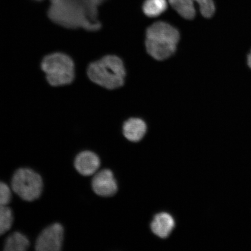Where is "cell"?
I'll list each match as a JSON object with an SVG mask.
<instances>
[{
	"label": "cell",
	"mask_w": 251,
	"mask_h": 251,
	"mask_svg": "<svg viewBox=\"0 0 251 251\" xmlns=\"http://www.w3.org/2000/svg\"><path fill=\"white\" fill-rule=\"evenodd\" d=\"M167 8L166 0H145L142 8L147 17L155 18L164 13Z\"/></svg>",
	"instance_id": "obj_13"
},
{
	"label": "cell",
	"mask_w": 251,
	"mask_h": 251,
	"mask_svg": "<svg viewBox=\"0 0 251 251\" xmlns=\"http://www.w3.org/2000/svg\"><path fill=\"white\" fill-rule=\"evenodd\" d=\"M169 2L181 17L188 20H193L195 18V2L199 5L201 13L203 17L211 18L216 9L213 0H169Z\"/></svg>",
	"instance_id": "obj_6"
},
{
	"label": "cell",
	"mask_w": 251,
	"mask_h": 251,
	"mask_svg": "<svg viewBox=\"0 0 251 251\" xmlns=\"http://www.w3.org/2000/svg\"><path fill=\"white\" fill-rule=\"evenodd\" d=\"M14 217L12 210L8 205L0 206V235L11 228Z\"/></svg>",
	"instance_id": "obj_14"
},
{
	"label": "cell",
	"mask_w": 251,
	"mask_h": 251,
	"mask_svg": "<svg viewBox=\"0 0 251 251\" xmlns=\"http://www.w3.org/2000/svg\"><path fill=\"white\" fill-rule=\"evenodd\" d=\"M180 38V33L176 28L165 22H156L146 31L147 51L156 60L164 61L176 51Z\"/></svg>",
	"instance_id": "obj_1"
},
{
	"label": "cell",
	"mask_w": 251,
	"mask_h": 251,
	"mask_svg": "<svg viewBox=\"0 0 251 251\" xmlns=\"http://www.w3.org/2000/svg\"><path fill=\"white\" fill-rule=\"evenodd\" d=\"M100 166L99 156L93 152L86 151L78 153L75 158V167L84 176L95 174Z\"/></svg>",
	"instance_id": "obj_9"
},
{
	"label": "cell",
	"mask_w": 251,
	"mask_h": 251,
	"mask_svg": "<svg viewBox=\"0 0 251 251\" xmlns=\"http://www.w3.org/2000/svg\"><path fill=\"white\" fill-rule=\"evenodd\" d=\"M29 247L27 237L20 232H15L7 238L4 245L6 251H24Z\"/></svg>",
	"instance_id": "obj_12"
},
{
	"label": "cell",
	"mask_w": 251,
	"mask_h": 251,
	"mask_svg": "<svg viewBox=\"0 0 251 251\" xmlns=\"http://www.w3.org/2000/svg\"><path fill=\"white\" fill-rule=\"evenodd\" d=\"M174 218L167 213H161L156 215L151 225V228L157 236L165 238L171 234L175 227Z\"/></svg>",
	"instance_id": "obj_10"
},
{
	"label": "cell",
	"mask_w": 251,
	"mask_h": 251,
	"mask_svg": "<svg viewBox=\"0 0 251 251\" xmlns=\"http://www.w3.org/2000/svg\"><path fill=\"white\" fill-rule=\"evenodd\" d=\"M92 187L97 195L106 197L114 196L118 190L114 176L108 169L100 171L94 176Z\"/></svg>",
	"instance_id": "obj_8"
},
{
	"label": "cell",
	"mask_w": 251,
	"mask_h": 251,
	"mask_svg": "<svg viewBox=\"0 0 251 251\" xmlns=\"http://www.w3.org/2000/svg\"><path fill=\"white\" fill-rule=\"evenodd\" d=\"M247 64L249 67L251 69V50L250 54L247 56Z\"/></svg>",
	"instance_id": "obj_16"
},
{
	"label": "cell",
	"mask_w": 251,
	"mask_h": 251,
	"mask_svg": "<svg viewBox=\"0 0 251 251\" xmlns=\"http://www.w3.org/2000/svg\"><path fill=\"white\" fill-rule=\"evenodd\" d=\"M38 1H39V0H38Z\"/></svg>",
	"instance_id": "obj_17"
},
{
	"label": "cell",
	"mask_w": 251,
	"mask_h": 251,
	"mask_svg": "<svg viewBox=\"0 0 251 251\" xmlns=\"http://www.w3.org/2000/svg\"><path fill=\"white\" fill-rule=\"evenodd\" d=\"M11 190L7 184L0 181V206L8 205L11 200Z\"/></svg>",
	"instance_id": "obj_15"
},
{
	"label": "cell",
	"mask_w": 251,
	"mask_h": 251,
	"mask_svg": "<svg viewBox=\"0 0 251 251\" xmlns=\"http://www.w3.org/2000/svg\"><path fill=\"white\" fill-rule=\"evenodd\" d=\"M147 125L139 118H130L125 122L123 133L126 139L133 142L139 141L146 134Z\"/></svg>",
	"instance_id": "obj_11"
},
{
	"label": "cell",
	"mask_w": 251,
	"mask_h": 251,
	"mask_svg": "<svg viewBox=\"0 0 251 251\" xmlns=\"http://www.w3.org/2000/svg\"><path fill=\"white\" fill-rule=\"evenodd\" d=\"M49 17L55 24L68 29L83 28L93 31L101 27L99 22L90 20L83 4L74 1H55L50 9Z\"/></svg>",
	"instance_id": "obj_2"
},
{
	"label": "cell",
	"mask_w": 251,
	"mask_h": 251,
	"mask_svg": "<svg viewBox=\"0 0 251 251\" xmlns=\"http://www.w3.org/2000/svg\"><path fill=\"white\" fill-rule=\"evenodd\" d=\"M126 70L123 61L116 55H106L89 65L87 75L93 83L108 90L124 85Z\"/></svg>",
	"instance_id": "obj_3"
},
{
	"label": "cell",
	"mask_w": 251,
	"mask_h": 251,
	"mask_svg": "<svg viewBox=\"0 0 251 251\" xmlns=\"http://www.w3.org/2000/svg\"><path fill=\"white\" fill-rule=\"evenodd\" d=\"M47 81L54 87L66 86L74 81L75 64L70 56L61 52L47 55L41 64Z\"/></svg>",
	"instance_id": "obj_4"
},
{
	"label": "cell",
	"mask_w": 251,
	"mask_h": 251,
	"mask_svg": "<svg viewBox=\"0 0 251 251\" xmlns=\"http://www.w3.org/2000/svg\"><path fill=\"white\" fill-rule=\"evenodd\" d=\"M12 189L22 199L33 201L40 196L43 180L37 173L27 168L18 169L12 178Z\"/></svg>",
	"instance_id": "obj_5"
},
{
	"label": "cell",
	"mask_w": 251,
	"mask_h": 251,
	"mask_svg": "<svg viewBox=\"0 0 251 251\" xmlns=\"http://www.w3.org/2000/svg\"><path fill=\"white\" fill-rule=\"evenodd\" d=\"M64 228L60 224H54L44 230L37 238L35 249L38 251H58L64 240Z\"/></svg>",
	"instance_id": "obj_7"
}]
</instances>
